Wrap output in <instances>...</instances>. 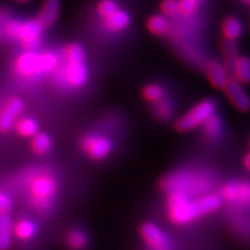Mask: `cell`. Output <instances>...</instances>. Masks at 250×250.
<instances>
[{"mask_svg":"<svg viewBox=\"0 0 250 250\" xmlns=\"http://www.w3.org/2000/svg\"><path fill=\"white\" fill-rule=\"evenodd\" d=\"M223 205L220 196L206 193L201 197L168 195V218L175 225H187L196 219L218 211Z\"/></svg>","mask_w":250,"mask_h":250,"instance_id":"6da1fadb","label":"cell"},{"mask_svg":"<svg viewBox=\"0 0 250 250\" xmlns=\"http://www.w3.org/2000/svg\"><path fill=\"white\" fill-rule=\"evenodd\" d=\"M211 175L199 170L184 169L174 171L161 181L160 188L167 195L201 197L212 188Z\"/></svg>","mask_w":250,"mask_h":250,"instance_id":"7a4b0ae2","label":"cell"},{"mask_svg":"<svg viewBox=\"0 0 250 250\" xmlns=\"http://www.w3.org/2000/svg\"><path fill=\"white\" fill-rule=\"evenodd\" d=\"M58 65V57L54 52L37 54L34 50L23 52L14 62V70L22 77H36L54 71Z\"/></svg>","mask_w":250,"mask_h":250,"instance_id":"3957f363","label":"cell"},{"mask_svg":"<svg viewBox=\"0 0 250 250\" xmlns=\"http://www.w3.org/2000/svg\"><path fill=\"white\" fill-rule=\"evenodd\" d=\"M65 65L64 70V80L72 88H81L86 83L88 78V71H87L85 62V51L83 46L78 43H71L65 48Z\"/></svg>","mask_w":250,"mask_h":250,"instance_id":"277c9868","label":"cell"},{"mask_svg":"<svg viewBox=\"0 0 250 250\" xmlns=\"http://www.w3.org/2000/svg\"><path fill=\"white\" fill-rule=\"evenodd\" d=\"M44 27L39 19H30L27 21L11 20L5 24V33L13 40H18L28 50L39 48L42 41Z\"/></svg>","mask_w":250,"mask_h":250,"instance_id":"5b68a950","label":"cell"},{"mask_svg":"<svg viewBox=\"0 0 250 250\" xmlns=\"http://www.w3.org/2000/svg\"><path fill=\"white\" fill-rule=\"evenodd\" d=\"M58 184L51 174L41 173L30 180L29 191L33 203L39 210H48L57 193Z\"/></svg>","mask_w":250,"mask_h":250,"instance_id":"8992f818","label":"cell"},{"mask_svg":"<svg viewBox=\"0 0 250 250\" xmlns=\"http://www.w3.org/2000/svg\"><path fill=\"white\" fill-rule=\"evenodd\" d=\"M215 109H217V104L213 100H203L193 105L182 117H180L175 123V127L180 132H189L196 127L202 126L208 118L213 116Z\"/></svg>","mask_w":250,"mask_h":250,"instance_id":"52a82bcc","label":"cell"},{"mask_svg":"<svg viewBox=\"0 0 250 250\" xmlns=\"http://www.w3.org/2000/svg\"><path fill=\"white\" fill-rule=\"evenodd\" d=\"M220 197L235 208H250V182L230 181L221 188Z\"/></svg>","mask_w":250,"mask_h":250,"instance_id":"ba28073f","label":"cell"},{"mask_svg":"<svg viewBox=\"0 0 250 250\" xmlns=\"http://www.w3.org/2000/svg\"><path fill=\"white\" fill-rule=\"evenodd\" d=\"M83 151L93 160H103L112 151V142L105 136L98 133H87L80 140Z\"/></svg>","mask_w":250,"mask_h":250,"instance_id":"9c48e42d","label":"cell"},{"mask_svg":"<svg viewBox=\"0 0 250 250\" xmlns=\"http://www.w3.org/2000/svg\"><path fill=\"white\" fill-rule=\"evenodd\" d=\"M139 233L149 250H171V245L168 236L155 224L144 223L140 226Z\"/></svg>","mask_w":250,"mask_h":250,"instance_id":"30bf717a","label":"cell"},{"mask_svg":"<svg viewBox=\"0 0 250 250\" xmlns=\"http://www.w3.org/2000/svg\"><path fill=\"white\" fill-rule=\"evenodd\" d=\"M24 103L20 98H12L8 100L5 107L0 111V132H8L14 126L18 117L22 112Z\"/></svg>","mask_w":250,"mask_h":250,"instance_id":"8fae6325","label":"cell"},{"mask_svg":"<svg viewBox=\"0 0 250 250\" xmlns=\"http://www.w3.org/2000/svg\"><path fill=\"white\" fill-rule=\"evenodd\" d=\"M205 73L211 85L217 89H225L228 81L230 80L226 65L215 59L206 64Z\"/></svg>","mask_w":250,"mask_h":250,"instance_id":"7c38bea8","label":"cell"},{"mask_svg":"<svg viewBox=\"0 0 250 250\" xmlns=\"http://www.w3.org/2000/svg\"><path fill=\"white\" fill-rule=\"evenodd\" d=\"M225 92L229 102L240 111H248L250 109V99L246 90L242 88L241 83L236 80H229L225 87Z\"/></svg>","mask_w":250,"mask_h":250,"instance_id":"4fadbf2b","label":"cell"},{"mask_svg":"<svg viewBox=\"0 0 250 250\" xmlns=\"http://www.w3.org/2000/svg\"><path fill=\"white\" fill-rule=\"evenodd\" d=\"M61 13V0H44L37 19L44 28L54 26Z\"/></svg>","mask_w":250,"mask_h":250,"instance_id":"5bb4252c","label":"cell"},{"mask_svg":"<svg viewBox=\"0 0 250 250\" xmlns=\"http://www.w3.org/2000/svg\"><path fill=\"white\" fill-rule=\"evenodd\" d=\"M234 80L241 85L250 83V58L247 56H237L232 64Z\"/></svg>","mask_w":250,"mask_h":250,"instance_id":"9a60e30c","label":"cell"},{"mask_svg":"<svg viewBox=\"0 0 250 250\" xmlns=\"http://www.w3.org/2000/svg\"><path fill=\"white\" fill-rule=\"evenodd\" d=\"M13 224L8 212H0V250H9L12 246Z\"/></svg>","mask_w":250,"mask_h":250,"instance_id":"2e32d148","label":"cell"},{"mask_svg":"<svg viewBox=\"0 0 250 250\" xmlns=\"http://www.w3.org/2000/svg\"><path fill=\"white\" fill-rule=\"evenodd\" d=\"M131 22V18L129 13L124 9L118 8L114 14L104 19V23L107 29L111 31H122L126 29Z\"/></svg>","mask_w":250,"mask_h":250,"instance_id":"e0dca14e","label":"cell"},{"mask_svg":"<svg viewBox=\"0 0 250 250\" xmlns=\"http://www.w3.org/2000/svg\"><path fill=\"white\" fill-rule=\"evenodd\" d=\"M221 33H223L225 40L235 42L239 37H241L243 33L242 23L236 18L227 17L221 23Z\"/></svg>","mask_w":250,"mask_h":250,"instance_id":"ac0fdd59","label":"cell"},{"mask_svg":"<svg viewBox=\"0 0 250 250\" xmlns=\"http://www.w3.org/2000/svg\"><path fill=\"white\" fill-rule=\"evenodd\" d=\"M148 31L155 36H164L169 30V21L164 14H153L146 22Z\"/></svg>","mask_w":250,"mask_h":250,"instance_id":"d6986e66","label":"cell"},{"mask_svg":"<svg viewBox=\"0 0 250 250\" xmlns=\"http://www.w3.org/2000/svg\"><path fill=\"white\" fill-rule=\"evenodd\" d=\"M15 131L24 138H33L39 132V124L34 118L23 117L15 122Z\"/></svg>","mask_w":250,"mask_h":250,"instance_id":"ffe728a7","label":"cell"},{"mask_svg":"<svg viewBox=\"0 0 250 250\" xmlns=\"http://www.w3.org/2000/svg\"><path fill=\"white\" fill-rule=\"evenodd\" d=\"M13 233L18 239L27 241L35 236L36 226L33 221L28 220V219H21L13 226Z\"/></svg>","mask_w":250,"mask_h":250,"instance_id":"44dd1931","label":"cell"},{"mask_svg":"<svg viewBox=\"0 0 250 250\" xmlns=\"http://www.w3.org/2000/svg\"><path fill=\"white\" fill-rule=\"evenodd\" d=\"M203 126V133H204V137L206 139H217L219 136L221 134V131H223V122H221L220 117H218L217 115H213L208 118V121L205 122Z\"/></svg>","mask_w":250,"mask_h":250,"instance_id":"7402d4cb","label":"cell"},{"mask_svg":"<svg viewBox=\"0 0 250 250\" xmlns=\"http://www.w3.org/2000/svg\"><path fill=\"white\" fill-rule=\"evenodd\" d=\"M51 138L44 132H37L31 140V148L37 155H45L51 148Z\"/></svg>","mask_w":250,"mask_h":250,"instance_id":"603a6c76","label":"cell"},{"mask_svg":"<svg viewBox=\"0 0 250 250\" xmlns=\"http://www.w3.org/2000/svg\"><path fill=\"white\" fill-rule=\"evenodd\" d=\"M143 98L152 104H155L165 99V89L158 83H149L143 88Z\"/></svg>","mask_w":250,"mask_h":250,"instance_id":"cb8c5ba5","label":"cell"},{"mask_svg":"<svg viewBox=\"0 0 250 250\" xmlns=\"http://www.w3.org/2000/svg\"><path fill=\"white\" fill-rule=\"evenodd\" d=\"M66 242L72 249L83 250L88 245V239H87V235L83 232H81L79 229H74L71 230L66 235Z\"/></svg>","mask_w":250,"mask_h":250,"instance_id":"d4e9b609","label":"cell"},{"mask_svg":"<svg viewBox=\"0 0 250 250\" xmlns=\"http://www.w3.org/2000/svg\"><path fill=\"white\" fill-rule=\"evenodd\" d=\"M204 1L205 0H177L179 14L183 15V17H192Z\"/></svg>","mask_w":250,"mask_h":250,"instance_id":"484cf974","label":"cell"},{"mask_svg":"<svg viewBox=\"0 0 250 250\" xmlns=\"http://www.w3.org/2000/svg\"><path fill=\"white\" fill-rule=\"evenodd\" d=\"M118 9V5L115 0H100L96 6V11L103 19L110 17Z\"/></svg>","mask_w":250,"mask_h":250,"instance_id":"4316f807","label":"cell"},{"mask_svg":"<svg viewBox=\"0 0 250 250\" xmlns=\"http://www.w3.org/2000/svg\"><path fill=\"white\" fill-rule=\"evenodd\" d=\"M221 51H223V56L225 58V65L229 64L232 66L233 62L235 61L237 57V48L235 42H232V41L225 40L223 43V46H221Z\"/></svg>","mask_w":250,"mask_h":250,"instance_id":"83f0119b","label":"cell"},{"mask_svg":"<svg viewBox=\"0 0 250 250\" xmlns=\"http://www.w3.org/2000/svg\"><path fill=\"white\" fill-rule=\"evenodd\" d=\"M154 114L159 120H168L173 115V105H171V103L166 101L164 99L162 101L154 104Z\"/></svg>","mask_w":250,"mask_h":250,"instance_id":"f1b7e54d","label":"cell"},{"mask_svg":"<svg viewBox=\"0 0 250 250\" xmlns=\"http://www.w3.org/2000/svg\"><path fill=\"white\" fill-rule=\"evenodd\" d=\"M160 9L165 17L174 18L179 14V2L177 0H162Z\"/></svg>","mask_w":250,"mask_h":250,"instance_id":"f546056e","label":"cell"},{"mask_svg":"<svg viewBox=\"0 0 250 250\" xmlns=\"http://www.w3.org/2000/svg\"><path fill=\"white\" fill-rule=\"evenodd\" d=\"M12 206H13L12 199L6 193L0 191V212H9Z\"/></svg>","mask_w":250,"mask_h":250,"instance_id":"4dcf8cb0","label":"cell"},{"mask_svg":"<svg viewBox=\"0 0 250 250\" xmlns=\"http://www.w3.org/2000/svg\"><path fill=\"white\" fill-rule=\"evenodd\" d=\"M243 166L248 171H250V152L247 153V154L243 156Z\"/></svg>","mask_w":250,"mask_h":250,"instance_id":"1f68e13d","label":"cell"},{"mask_svg":"<svg viewBox=\"0 0 250 250\" xmlns=\"http://www.w3.org/2000/svg\"><path fill=\"white\" fill-rule=\"evenodd\" d=\"M15 2H19V4H27V2H29L30 0H13Z\"/></svg>","mask_w":250,"mask_h":250,"instance_id":"d6a6232c","label":"cell"},{"mask_svg":"<svg viewBox=\"0 0 250 250\" xmlns=\"http://www.w3.org/2000/svg\"><path fill=\"white\" fill-rule=\"evenodd\" d=\"M243 2H245V4H247V5H249L250 6V0H242Z\"/></svg>","mask_w":250,"mask_h":250,"instance_id":"836d02e7","label":"cell"}]
</instances>
